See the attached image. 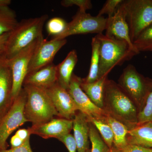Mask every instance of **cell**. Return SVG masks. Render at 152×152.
<instances>
[{
    "mask_svg": "<svg viewBox=\"0 0 152 152\" xmlns=\"http://www.w3.org/2000/svg\"><path fill=\"white\" fill-rule=\"evenodd\" d=\"M48 15L22 20L10 32L3 56L7 60L12 58L31 45L43 37L42 30Z\"/></svg>",
    "mask_w": 152,
    "mask_h": 152,
    "instance_id": "3",
    "label": "cell"
},
{
    "mask_svg": "<svg viewBox=\"0 0 152 152\" xmlns=\"http://www.w3.org/2000/svg\"><path fill=\"white\" fill-rule=\"evenodd\" d=\"M133 44L139 53L152 52V24L144 30Z\"/></svg>",
    "mask_w": 152,
    "mask_h": 152,
    "instance_id": "25",
    "label": "cell"
},
{
    "mask_svg": "<svg viewBox=\"0 0 152 152\" xmlns=\"http://www.w3.org/2000/svg\"><path fill=\"white\" fill-rule=\"evenodd\" d=\"M122 152H152V148H147L136 145L128 144L122 151Z\"/></svg>",
    "mask_w": 152,
    "mask_h": 152,
    "instance_id": "33",
    "label": "cell"
},
{
    "mask_svg": "<svg viewBox=\"0 0 152 152\" xmlns=\"http://www.w3.org/2000/svg\"><path fill=\"white\" fill-rule=\"evenodd\" d=\"M44 39L43 37L39 38L11 59H6L7 60L12 72L13 100L17 97L23 89L24 81L27 75L31 60Z\"/></svg>",
    "mask_w": 152,
    "mask_h": 152,
    "instance_id": "8",
    "label": "cell"
},
{
    "mask_svg": "<svg viewBox=\"0 0 152 152\" xmlns=\"http://www.w3.org/2000/svg\"><path fill=\"white\" fill-rule=\"evenodd\" d=\"M128 144L152 149V122L137 124L128 132Z\"/></svg>",
    "mask_w": 152,
    "mask_h": 152,
    "instance_id": "18",
    "label": "cell"
},
{
    "mask_svg": "<svg viewBox=\"0 0 152 152\" xmlns=\"http://www.w3.org/2000/svg\"><path fill=\"white\" fill-rule=\"evenodd\" d=\"M67 23L61 18H53L50 19L47 23V31L50 35L56 37L64 31Z\"/></svg>",
    "mask_w": 152,
    "mask_h": 152,
    "instance_id": "27",
    "label": "cell"
},
{
    "mask_svg": "<svg viewBox=\"0 0 152 152\" xmlns=\"http://www.w3.org/2000/svg\"><path fill=\"white\" fill-rule=\"evenodd\" d=\"M61 3L62 6L66 7L77 6L79 10L81 12H86L92 8V4L90 0H63Z\"/></svg>",
    "mask_w": 152,
    "mask_h": 152,
    "instance_id": "30",
    "label": "cell"
},
{
    "mask_svg": "<svg viewBox=\"0 0 152 152\" xmlns=\"http://www.w3.org/2000/svg\"><path fill=\"white\" fill-rule=\"evenodd\" d=\"M12 78L10 68L4 56L0 58V115L5 113L12 103Z\"/></svg>",
    "mask_w": 152,
    "mask_h": 152,
    "instance_id": "15",
    "label": "cell"
},
{
    "mask_svg": "<svg viewBox=\"0 0 152 152\" xmlns=\"http://www.w3.org/2000/svg\"><path fill=\"white\" fill-rule=\"evenodd\" d=\"M18 23L15 13L9 7L0 8V35L10 32Z\"/></svg>",
    "mask_w": 152,
    "mask_h": 152,
    "instance_id": "23",
    "label": "cell"
},
{
    "mask_svg": "<svg viewBox=\"0 0 152 152\" xmlns=\"http://www.w3.org/2000/svg\"><path fill=\"white\" fill-rule=\"evenodd\" d=\"M15 134L10 140L11 148H16L21 145L25 142Z\"/></svg>",
    "mask_w": 152,
    "mask_h": 152,
    "instance_id": "34",
    "label": "cell"
},
{
    "mask_svg": "<svg viewBox=\"0 0 152 152\" xmlns=\"http://www.w3.org/2000/svg\"><path fill=\"white\" fill-rule=\"evenodd\" d=\"M4 114H2V115H0V119H1V118H2V117L3 116V115H4Z\"/></svg>",
    "mask_w": 152,
    "mask_h": 152,
    "instance_id": "39",
    "label": "cell"
},
{
    "mask_svg": "<svg viewBox=\"0 0 152 152\" xmlns=\"http://www.w3.org/2000/svg\"><path fill=\"white\" fill-rule=\"evenodd\" d=\"M96 37L100 45L99 78L108 76L116 66L122 65L140 53L125 41L110 37L102 33Z\"/></svg>",
    "mask_w": 152,
    "mask_h": 152,
    "instance_id": "2",
    "label": "cell"
},
{
    "mask_svg": "<svg viewBox=\"0 0 152 152\" xmlns=\"http://www.w3.org/2000/svg\"></svg>",
    "mask_w": 152,
    "mask_h": 152,
    "instance_id": "41",
    "label": "cell"
},
{
    "mask_svg": "<svg viewBox=\"0 0 152 152\" xmlns=\"http://www.w3.org/2000/svg\"><path fill=\"white\" fill-rule=\"evenodd\" d=\"M45 90L59 118L73 120L76 113L79 110L67 90L57 83Z\"/></svg>",
    "mask_w": 152,
    "mask_h": 152,
    "instance_id": "12",
    "label": "cell"
},
{
    "mask_svg": "<svg viewBox=\"0 0 152 152\" xmlns=\"http://www.w3.org/2000/svg\"><path fill=\"white\" fill-rule=\"evenodd\" d=\"M105 30L106 36L125 41L131 48L137 50L135 48L131 39L129 26L126 20L125 11L122 3L113 15L108 17L107 18Z\"/></svg>",
    "mask_w": 152,
    "mask_h": 152,
    "instance_id": "14",
    "label": "cell"
},
{
    "mask_svg": "<svg viewBox=\"0 0 152 152\" xmlns=\"http://www.w3.org/2000/svg\"><path fill=\"white\" fill-rule=\"evenodd\" d=\"M82 78L73 74L71 78L68 92L75 102L79 111L87 117H92L104 120L107 114L103 109L100 108L91 100L80 87Z\"/></svg>",
    "mask_w": 152,
    "mask_h": 152,
    "instance_id": "10",
    "label": "cell"
},
{
    "mask_svg": "<svg viewBox=\"0 0 152 152\" xmlns=\"http://www.w3.org/2000/svg\"><path fill=\"white\" fill-rule=\"evenodd\" d=\"M118 84L133 101L140 113L151 92L152 79L145 77L134 66L129 64L124 69Z\"/></svg>",
    "mask_w": 152,
    "mask_h": 152,
    "instance_id": "5",
    "label": "cell"
},
{
    "mask_svg": "<svg viewBox=\"0 0 152 152\" xmlns=\"http://www.w3.org/2000/svg\"><path fill=\"white\" fill-rule=\"evenodd\" d=\"M26 101V94L23 88L0 119V151L7 148V140L12 133L27 122L24 113Z\"/></svg>",
    "mask_w": 152,
    "mask_h": 152,
    "instance_id": "7",
    "label": "cell"
},
{
    "mask_svg": "<svg viewBox=\"0 0 152 152\" xmlns=\"http://www.w3.org/2000/svg\"><path fill=\"white\" fill-rule=\"evenodd\" d=\"M78 61L76 50H73L68 53L64 60L57 66V83L67 90L69 86L73 72Z\"/></svg>",
    "mask_w": 152,
    "mask_h": 152,
    "instance_id": "19",
    "label": "cell"
},
{
    "mask_svg": "<svg viewBox=\"0 0 152 152\" xmlns=\"http://www.w3.org/2000/svg\"><path fill=\"white\" fill-rule=\"evenodd\" d=\"M57 66L53 63L28 74L23 85H31L46 90L57 83Z\"/></svg>",
    "mask_w": 152,
    "mask_h": 152,
    "instance_id": "16",
    "label": "cell"
},
{
    "mask_svg": "<svg viewBox=\"0 0 152 152\" xmlns=\"http://www.w3.org/2000/svg\"><path fill=\"white\" fill-rule=\"evenodd\" d=\"M123 1V0H107L99 12L97 16H103L104 14H107L108 17L113 16Z\"/></svg>",
    "mask_w": 152,
    "mask_h": 152,
    "instance_id": "29",
    "label": "cell"
},
{
    "mask_svg": "<svg viewBox=\"0 0 152 152\" xmlns=\"http://www.w3.org/2000/svg\"><path fill=\"white\" fill-rule=\"evenodd\" d=\"M104 121L107 123L111 128L113 134L114 146L120 151H122L128 145L126 137L129 129L126 126L108 114L106 116Z\"/></svg>",
    "mask_w": 152,
    "mask_h": 152,
    "instance_id": "21",
    "label": "cell"
},
{
    "mask_svg": "<svg viewBox=\"0 0 152 152\" xmlns=\"http://www.w3.org/2000/svg\"><path fill=\"white\" fill-rule=\"evenodd\" d=\"M122 4L133 42L152 24V0H126Z\"/></svg>",
    "mask_w": 152,
    "mask_h": 152,
    "instance_id": "6",
    "label": "cell"
},
{
    "mask_svg": "<svg viewBox=\"0 0 152 152\" xmlns=\"http://www.w3.org/2000/svg\"><path fill=\"white\" fill-rule=\"evenodd\" d=\"M23 86L26 94L24 113L28 122L38 125L59 118L45 90L31 85Z\"/></svg>",
    "mask_w": 152,
    "mask_h": 152,
    "instance_id": "4",
    "label": "cell"
},
{
    "mask_svg": "<svg viewBox=\"0 0 152 152\" xmlns=\"http://www.w3.org/2000/svg\"><path fill=\"white\" fill-rule=\"evenodd\" d=\"M28 129L31 134L37 135L45 139H58L70 134L73 129V121L63 118H54L43 124L32 125Z\"/></svg>",
    "mask_w": 152,
    "mask_h": 152,
    "instance_id": "13",
    "label": "cell"
},
{
    "mask_svg": "<svg viewBox=\"0 0 152 152\" xmlns=\"http://www.w3.org/2000/svg\"><path fill=\"white\" fill-rule=\"evenodd\" d=\"M66 43V39L50 41L44 39L32 58L28 75L52 64L55 56Z\"/></svg>",
    "mask_w": 152,
    "mask_h": 152,
    "instance_id": "11",
    "label": "cell"
},
{
    "mask_svg": "<svg viewBox=\"0 0 152 152\" xmlns=\"http://www.w3.org/2000/svg\"><path fill=\"white\" fill-rule=\"evenodd\" d=\"M107 18L103 16H93L86 12L78 10L72 20L68 23L61 34L53 39H64L69 36L88 34H102L106 29Z\"/></svg>",
    "mask_w": 152,
    "mask_h": 152,
    "instance_id": "9",
    "label": "cell"
},
{
    "mask_svg": "<svg viewBox=\"0 0 152 152\" xmlns=\"http://www.w3.org/2000/svg\"><path fill=\"white\" fill-rule=\"evenodd\" d=\"M109 152H122L121 151L115 147L113 146L111 149L110 150Z\"/></svg>",
    "mask_w": 152,
    "mask_h": 152,
    "instance_id": "37",
    "label": "cell"
},
{
    "mask_svg": "<svg viewBox=\"0 0 152 152\" xmlns=\"http://www.w3.org/2000/svg\"><path fill=\"white\" fill-rule=\"evenodd\" d=\"M3 53H4V52L0 51V58H1V56L2 55Z\"/></svg>",
    "mask_w": 152,
    "mask_h": 152,
    "instance_id": "38",
    "label": "cell"
},
{
    "mask_svg": "<svg viewBox=\"0 0 152 152\" xmlns=\"http://www.w3.org/2000/svg\"><path fill=\"white\" fill-rule=\"evenodd\" d=\"M30 139H28L20 146L3 150L0 152H33L30 145Z\"/></svg>",
    "mask_w": 152,
    "mask_h": 152,
    "instance_id": "32",
    "label": "cell"
},
{
    "mask_svg": "<svg viewBox=\"0 0 152 152\" xmlns=\"http://www.w3.org/2000/svg\"><path fill=\"white\" fill-rule=\"evenodd\" d=\"M103 110L129 130L138 124L139 111L135 104L118 83L107 78L104 89Z\"/></svg>",
    "mask_w": 152,
    "mask_h": 152,
    "instance_id": "1",
    "label": "cell"
},
{
    "mask_svg": "<svg viewBox=\"0 0 152 152\" xmlns=\"http://www.w3.org/2000/svg\"><path fill=\"white\" fill-rule=\"evenodd\" d=\"M100 42L95 37L92 39V54L89 72L86 77L82 79L84 83H92L99 79L100 63Z\"/></svg>",
    "mask_w": 152,
    "mask_h": 152,
    "instance_id": "22",
    "label": "cell"
},
{
    "mask_svg": "<svg viewBox=\"0 0 152 152\" xmlns=\"http://www.w3.org/2000/svg\"><path fill=\"white\" fill-rule=\"evenodd\" d=\"M58 140L64 144L69 152H77V145L74 136L71 134L63 136Z\"/></svg>",
    "mask_w": 152,
    "mask_h": 152,
    "instance_id": "31",
    "label": "cell"
},
{
    "mask_svg": "<svg viewBox=\"0 0 152 152\" xmlns=\"http://www.w3.org/2000/svg\"><path fill=\"white\" fill-rule=\"evenodd\" d=\"M88 121L92 123L97 130L104 141L110 149L113 145V134L110 125L103 120L92 117H87Z\"/></svg>",
    "mask_w": 152,
    "mask_h": 152,
    "instance_id": "24",
    "label": "cell"
},
{
    "mask_svg": "<svg viewBox=\"0 0 152 152\" xmlns=\"http://www.w3.org/2000/svg\"><path fill=\"white\" fill-rule=\"evenodd\" d=\"M89 139L92 144L91 152H109L110 149L103 140L97 129L89 121Z\"/></svg>",
    "mask_w": 152,
    "mask_h": 152,
    "instance_id": "26",
    "label": "cell"
},
{
    "mask_svg": "<svg viewBox=\"0 0 152 152\" xmlns=\"http://www.w3.org/2000/svg\"><path fill=\"white\" fill-rule=\"evenodd\" d=\"M107 76H104L92 83L82 81L80 87L91 100L100 108L103 109L104 89Z\"/></svg>",
    "mask_w": 152,
    "mask_h": 152,
    "instance_id": "20",
    "label": "cell"
},
{
    "mask_svg": "<svg viewBox=\"0 0 152 152\" xmlns=\"http://www.w3.org/2000/svg\"><path fill=\"white\" fill-rule=\"evenodd\" d=\"M152 91L142 110L139 113L138 124L147 122L152 121Z\"/></svg>",
    "mask_w": 152,
    "mask_h": 152,
    "instance_id": "28",
    "label": "cell"
},
{
    "mask_svg": "<svg viewBox=\"0 0 152 152\" xmlns=\"http://www.w3.org/2000/svg\"><path fill=\"white\" fill-rule=\"evenodd\" d=\"M73 121L74 137L77 152H86L89 145V127L87 116L77 111Z\"/></svg>",
    "mask_w": 152,
    "mask_h": 152,
    "instance_id": "17",
    "label": "cell"
},
{
    "mask_svg": "<svg viewBox=\"0 0 152 152\" xmlns=\"http://www.w3.org/2000/svg\"><path fill=\"white\" fill-rule=\"evenodd\" d=\"M86 152H91V151H90L89 149L88 150V151H87Z\"/></svg>",
    "mask_w": 152,
    "mask_h": 152,
    "instance_id": "40",
    "label": "cell"
},
{
    "mask_svg": "<svg viewBox=\"0 0 152 152\" xmlns=\"http://www.w3.org/2000/svg\"><path fill=\"white\" fill-rule=\"evenodd\" d=\"M10 33L0 35V51L4 52V51Z\"/></svg>",
    "mask_w": 152,
    "mask_h": 152,
    "instance_id": "35",
    "label": "cell"
},
{
    "mask_svg": "<svg viewBox=\"0 0 152 152\" xmlns=\"http://www.w3.org/2000/svg\"><path fill=\"white\" fill-rule=\"evenodd\" d=\"M11 2V0H0V8L9 7Z\"/></svg>",
    "mask_w": 152,
    "mask_h": 152,
    "instance_id": "36",
    "label": "cell"
}]
</instances>
